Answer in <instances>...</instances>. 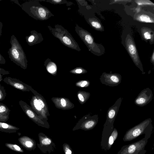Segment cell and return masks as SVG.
Wrapping results in <instances>:
<instances>
[{"mask_svg": "<svg viewBox=\"0 0 154 154\" xmlns=\"http://www.w3.org/2000/svg\"><path fill=\"white\" fill-rule=\"evenodd\" d=\"M49 26L52 34L58 38L63 44L72 49L79 51H80L78 45L71 34L62 26L56 25L54 28Z\"/></svg>", "mask_w": 154, "mask_h": 154, "instance_id": "4", "label": "cell"}, {"mask_svg": "<svg viewBox=\"0 0 154 154\" xmlns=\"http://www.w3.org/2000/svg\"><path fill=\"white\" fill-rule=\"evenodd\" d=\"M135 19L141 22L146 23H153V17L149 14H140L135 16Z\"/></svg>", "mask_w": 154, "mask_h": 154, "instance_id": "16", "label": "cell"}, {"mask_svg": "<svg viewBox=\"0 0 154 154\" xmlns=\"http://www.w3.org/2000/svg\"><path fill=\"white\" fill-rule=\"evenodd\" d=\"M87 82L86 81H84L82 82L81 85V87H84L87 84Z\"/></svg>", "mask_w": 154, "mask_h": 154, "instance_id": "32", "label": "cell"}, {"mask_svg": "<svg viewBox=\"0 0 154 154\" xmlns=\"http://www.w3.org/2000/svg\"><path fill=\"white\" fill-rule=\"evenodd\" d=\"M75 72L78 73H80L82 72V70L81 69H77L76 70Z\"/></svg>", "mask_w": 154, "mask_h": 154, "instance_id": "33", "label": "cell"}, {"mask_svg": "<svg viewBox=\"0 0 154 154\" xmlns=\"http://www.w3.org/2000/svg\"><path fill=\"white\" fill-rule=\"evenodd\" d=\"M140 10V8H137L136 10V11L137 12H138H138H139L140 11V10Z\"/></svg>", "mask_w": 154, "mask_h": 154, "instance_id": "37", "label": "cell"}, {"mask_svg": "<svg viewBox=\"0 0 154 154\" xmlns=\"http://www.w3.org/2000/svg\"><path fill=\"white\" fill-rule=\"evenodd\" d=\"M14 148L17 150L19 151L20 150V148L19 146H17V145H14Z\"/></svg>", "mask_w": 154, "mask_h": 154, "instance_id": "34", "label": "cell"}, {"mask_svg": "<svg viewBox=\"0 0 154 154\" xmlns=\"http://www.w3.org/2000/svg\"><path fill=\"white\" fill-rule=\"evenodd\" d=\"M39 143L37 146L43 154H50L54 151L56 145L52 139L42 132L38 134Z\"/></svg>", "mask_w": 154, "mask_h": 154, "instance_id": "7", "label": "cell"}, {"mask_svg": "<svg viewBox=\"0 0 154 154\" xmlns=\"http://www.w3.org/2000/svg\"><path fill=\"white\" fill-rule=\"evenodd\" d=\"M6 95V93L5 88L0 85V101L4 100Z\"/></svg>", "mask_w": 154, "mask_h": 154, "instance_id": "21", "label": "cell"}, {"mask_svg": "<svg viewBox=\"0 0 154 154\" xmlns=\"http://www.w3.org/2000/svg\"><path fill=\"white\" fill-rule=\"evenodd\" d=\"M75 28L76 33L88 47L90 51L96 54L101 53L99 46L94 42L90 33L77 25Z\"/></svg>", "mask_w": 154, "mask_h": 154, "instance_id": "6", "label": "cell"}, {"mask_svg": "<svg viewBox=\"0 0 154 154\" xmlns=\"http://www.w3.org/2000/svg\"><path fill=\"white\" fill-rule=\"evenodd\" d=\"M88 21L91 25L95 29L101 30L103 29L100 23L94 18H90Z\"/></svg>", "mask_w": 154, "mask_h": 154, "instance_id": "19", "label": "cell"}, {"mask_svg": "<svg viewBox=\"0 0 154 154\" xmlns=\"http://www.w3.org/2000/svg\"><path fill=\"white\" fill-rule=\"evenodd\" d=\"M11 47L8 53L11 61L21 68L26 69L27 60L23 48L15 36L12 35L10 41Z\"/></svg>", "mask_w": 154, "mask_h": 154, "instance_id": "1", "label": "cell"}, {"mask_svg": "<svg viewBox=\"0 0 154 154\" xmlns=\"http://www.w3.org/2000/svg\"><path fill=\"white\" fill-rule=\"evenodd\" d=\"M98 120V116L94 119H91L89 120L85 121L84 123L81 124V125L74 128L73 131L81 129L87 131L93 129L97 124Z\"/></svg>", "mask_w": 154, "mask_h": 154, "instance_id": "13", "label": "cell"}, {"mask_svg": "<svg viewBox=\"0 0 154 154\" xmlns=\"http://www.w3.org/2000/svg\"><path fill=\"white\" fill-rule=\"evenodd\" d=\"M0 74L2 75H4L9 74H10V72L0 67Z\"/></svg>", "mask_w": 154, "mask_h": 154, "instance_id": "24", "label": "cell"}, {"mask_svg": "<svg viewBox=\"0 0 154 154\" xmlns=\"http://www.w3.org/2000/svg\"><path fill=\"white\" fill-rule=\"evenodd\" d=\"M61 103L62 106L64 107L66 106V103L65 100L63 98H62L61 100Z\"/></svg>", "mask_w": 154, "mask_h": 154, "instance_id": "28", "label": "cell"}, {"mask_svg": "<svg viewBox=\"0 0 154 154\" xmlns=\"http://www.w3.org/2000/svg\"><path fill=\"white\" fill-rule=\"evenodd\" d=\"M38 101L42 108H43L44 106V104L42 100L41 99H39Z\"/></svg>", "mask_w": 154, "mask_h": 154, "instance_id": "31", "label": "cell"}, {"mask_svg": "<svg viewBox=\"0 0 154 154\" xmlns=\"http://www.w3.org/2000/svg\"><path fill=\"white\" fill-rule=\"evenodd\" d=\"M50 3L54 4H61L62 2H63L64 1L60 0H53L48 1Z\"/></svg>", "mask_w": 154, "mask_h": 154, "instance_id": "26", "label": "cell"}, {"mask_svg": "<svg viewBox=\"0 0 154 154\" xmlns=\"http://www.w3.org/2000/svg\"><path fill=\"white\" fill-rule=\"evenodd\" d=\"M31 34L26 36V39L27 44L29 46H32L38 43V34L35 31H32Z\"/></svg>", "mask_w": 154, "mask_h": 154, "instance_id": "15", "label": "cell"}, {"mask_svg": "<svg viewBox=\"0 0 154 154\" xmlns=\"http://www.w3.org/2000/svg\"><path fill=\"white\" fill-rule=\"evenodd\" d=\"M100 79L101 82L110 86H116L121 82V76L117 73H103Z\"/></svg>", "mask_w": 154, "mask_h": 154, "instance_id": "10", "label": "cell"}, {"mask_svg": "<svg viewBox=\"0 0 154 154\" xmlns=\"http://www.w3.org/2000/svg\"><path fill=\"white\" fill-rule=\"evenodd\" d=\"M78 97L79 100L82 102H83L84 100V98L81 94H79L78 95Z\"/></svg>", "mask_w": 154, "mask_h": 154, "instance_id": "29", "label": "cell"}, {"mask_svg": "<svg viewBox=\"0 0 154 154\" xmlns=\"http://www.w3.org/2000/svg\"><path fill=\"white\" fill-rule=\"evenodd\" d=\"M63 148L65 154H74L72 148L68 143H64L63 145Z\"/></svg>", "mask_w": 154, "mask_h": 154, "instance_id": "20", "label": "cell"}, {"mask_svg": "<svg viewBox=\"0 0 154 154\" xmlns=\"http://www.w3.org/2000/svg\"><path fill=\"white\" fill-rule=\"evenodd\" d=\"M154 53H153L152 57V62L153 63L154 62Z\"/></svg>", "mask_w": 154, "mask_h": 154, "instance_id": "36", "label": "cell"}, {"mask_svg": "<svg viewBox=\"0 0 154 154\" xmlns=\"http://www.w3.org/2000/svg\"><path fill=\"white\" fill-rule=\"evenodd\" d=\"M122 101L121 97L118 99L115 104L108 109L106 119L104 125V129H113V123L118 112Z\"/></svg>", "mask_w": 154, "mask_h": 154, "instance_id": "9", "label": "cell"}, {"mask_svg": "<svg viewBox=\"0 0 154 154\" xmlns=\"http://www.w3.org/2000/svg\"><path fill=\"white\" fill-rule=\"evenodd\" d=\"M150 118L148 119L130 129L126 133L123 138L124 141H131L139 136L152 133L153 126Z\"/></svg>", "mask_w": 154, "mask_h": 154, "instance_id": "3", "label": "cell"}, {"mask_svg": "<svg viewBox=\"0 0 154 154\" xmlns=\"http://www.w3.org/2000/svg\"><path fill=\"white\" fill-rule=\"evenodd\" d=\"M33 104L35 108L38 110H40L42 109V107L41 106L38 100L36 99H34L33 101Z\"/></svg>", "mask_w": 154, "mask_h": 154, "instance_id": "23", "label": "cell"}, {"mask_svg": "<svg viewBox=\"0 0 154 154\" xmlns=\"http://www.w3.org/2000/svg\"><path fill=\"white\" fill-rule=\"evenodd\" d=\"M3 26V24L2 23V22H0V37L2 34Z\"/></svg>", "mask_w": 154, "mask_h": 154, "instance_id": "30", "label": "cell"}, {"mask_svg": "<svg viewBox=\"0 0 154 154\" xmlns=\"http://www.w3.org/2000/svg\"><path fill=\"white\" fill-rule=\"evenodd\" d=\"M5 59L0 53V65L4 64H5Z\"/></svg>", "mask_w": 154, "mask_h": 154, "instance_id": "25", "label": "cell"}, {"mask_svg": "<svg viewBox=\"0 0 154 154\" xmlns=\"http://www.w3.org/2000/svg\"><path fill=\"white\" fill-rule=\"evenodd\" d=\"M152 133L145 134L144 137L133 143L123 146L118 154H145V148Z\"/></svg>", "mask_w": 154, "mask_h": 154, "instance_id": "5", "label": "cell"}, {"mask_svg": "<svg viewBox=\"0 0 154 154\" xmlns=\"http://www.w3.org/2000/svg\"><path fill=\"white\" fill-rule=\"evenodd\" d=\"M125 45L127 51L134 64L140 69L143 74H145L135 43L129 34L126 38Z\"/></svg>", "mask_w": 154, "mask_h": 154, "instance_id": "8", "label": "cell"}, {"mask_svg": "<svg viewBox=\"0 0 154 154\" xmlns=\"http://www.w3.org/2000/svg\"><path fill=\"white\" fill-rule=\"evenodd\" d=\"M22 9L33 18L39 20L48 19L52 14L46 8L40 5L36 1H30L21 5Z\"/></svg>", "mask_w": 154, "mask_h": 154, "instance_id": "2", "label": "cell"}, {"mask_svg": "<svg viewBox=\"0 0 154 154\" xmlns=\"http://www.w3.org/2000/svg\"><path fill=\"white\" fill-rule=\"evenodd\" d=\"M3 81L6 84L22 91H29V88L28 86L16 78L10 77H6L3 79Z\"/></svg>", "mask_w": 154, "mask_h": 154, "instance_id": "12", "label": "cell"}, {"mask_svg": "<svg viewBox=\"0 0 154 154\" xmlns=\"http://www.w3.org/2000/svg\"><path fill=\"white\" fill-rule=\"evenodd\" d=\"M48 70L51 72H54L56 70L54 66L52 65L49 67L48 68Z\"/></svg>", "mask_w": 154, "mask_h": 154, "instance_id": "27", "label": "cell"}, {"mask_svg": "<svg viewBox=\"0 0 154 154\" xmlns=\"http://www.w3.org/2000/svg\"><path fill=\"white\" fill-rule=\"evenodd\" d=\"M142 35L143 38L146 40H149L153 41L154 33L151 30L147 28L143 27L141 29Z\"/></svg>", "mask_w": 154, "mask_h": 154, "instance_id": "17", "label": "cell"}, {"mask_svg": "<svg viewBox=\"0 0 154 154\" xmlns=\"http://www.w3.org/2000/svg\"><path fill=\"white\" fill-rule=\"evenodd\" d=\"M2 76L3 75L0 74V82H1V81L3 80Z\"/></svg>", "mask_w": 154, "mask_h": 154, "instance_id": "35", "label": "cell"}, {"mask_svg": "<svg viewBox=\"0 0 154 154\" xmlns=\"http://www.w3.org/2000/svg\"><path fill=\"white\" fill-rule=\"evenodd\" d=\"M118 136V132L117 130L114 128L109 137L107 142L106 150H109L111 148L114 142L116 140Z\"/></svg>", "mask_w": 154, "mask_h": 154, "instance_id": "18", "label": "cell"}, {"mask_svg": "<svg viewBox=\"0 0 154 154\" xmlns=\"http://www.w3.org/2000/svg\"><path fill=\"white\" fill-rule=\"evenodd\" d=\"M137 3L139 5H154V4L149 1H136Z\"/></svg>", "mask_w": 154, "mask_h": 154, "instance_id": "22", "label": "cell"}, {"mask_svg": "<svg viewBox=\"0 0 154 154\" xmlns=\"http://www.w3.org/2000/svg\"><path fill=\"white\" fill-rule=\"evenodd\" d=\"M2 1V0H0V1Z\"/></svg>", "mask_w": 154, "mask_h": 154, "instance_id": "38", "label": "cell"}, {"mask_svg": "<svg viewBox=\"0 0 154 154\" xmlns=\"http://www.w3.org/2000/svg\"><path fill=\"white\" fill-rule=\"evenodd\" d=\"M11 110L5 104L0 102V121H6L9 119Z\"/></svg>", "mask_w": 154, "mask_h": 154, "instance_id": "14", "label": "cell"}, {"mask_svg": "<svg viewBox=\"0 0 154 154\" xmlns=\"http://www.w3.org/2000/svg\"><path fill=\"white\" fill-rule=\"evenodd\" d=\"M152 91L149 88H146L141 91L135 99L134 103L137 106H143L152 100Z\"/></svg>", "mask_w": 154, "mask_h": 154, "instance_id": "11", "label": "cell"}]
</instances>
